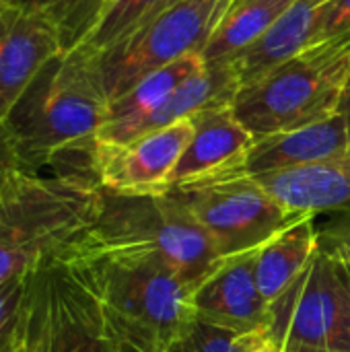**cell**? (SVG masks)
Returning <instances> with one entry per match:
<instances>
[{"label":"cell","mask_w":350,"mask_h":352,"mask_svg":"<svg viewBox=\"0 0 350 352\" xmlns=\"http://www.w3.org/2000/svg\"><path fill=\"white\" fill-rule=\"evenodd\" d=\"M318 235H320V248L326 254L350 264V210L338 212L334 221L318 227Z\"/></svg>","instance_id":"cell-24"},{"label":"cell","mask_w":350,"mask_h":352,"mask_svg":"<svg viewBox=\"0 0 350 352\" xmlns=\"http://www.w3.org/2000/svg\"><path fill=\"white\" fill-rule=\"evenodd\" d=\"M2 2H17V0H2Z\"/></svg>","instance_id":"cell-33"},{"label":"cell","mask_w":350,"mask_h":352,"mask_svg":"<svg viewBox=\"0 0 350 352\" xmlns=\"http://www.w3.org/2000/svg\"><path fill=\"white\" fill-rule=\"evenodd\" d=\"M64 248L157 256L192 291L223 260L194 214L171 192L116 194L101 188L95 217Z\"/></svg>","instance_id":"cell-4"},{"label":"cell","mask_w":350,"mask_h":352,"mask_svg":"<svg viewBox=\"0 0 350 352\" xmlns=\"http://www.w3.org/2000/svg\"><path fill=\"white\" fill-rule=\"evenodd\" d=\"M107 0H64L50 19L56 23L62 39V50H72L85 41L103 12Z\"/></svg>","instance_id":"cell-22"},{"label":"cell","mask_w":350,"mask_h":352,"mask_svg":"<svg viewBox=\"0 0 350 352\" xmlns=\"http://www.w3.org/2000/svg\"><path fill=\"white\" fill-rule=\"evenodd\" d=\"M239 2H245V0H233V4H239ZM233 4H231V6H233Z\"/></svg>","instance_id":"cell-32"},{"label":"cell","mask_w":350,"mask_h":352,"mask_svg":"<svg viewBox=\"0 0 350 352\" xmlns=\"http://www.w3.org/2000/svg\"><path fill=\"white\" fill-rule=\"evenodd\" d=\"M316 219V214H303L256 250V283L266 305L291 285L318 252L320 235Z\"/></svg>","instance_id":"cell-18"},{"label":"cell","mask_w":350,"mask_h":352,"mask_svg":"<svg viewBox=\"0 0 350 352\" xmlns=\"http://www.w3.org/2000/svg\"><path fill=\"white\" fill-rule=\"evenodd\" d=\"M109 99L87 45L62 50L31 80L2 124L10 165L41 173L95 146Z\"/></svg>","instance_id":"cell-2"},{"label":"cell","mask_w":350,"mask_h":352,"mask_svg":"<svg viewBox=\"0 0 350 352\" xmlns=\"http://www.w3.org/2000/svg\"><path fill=\"white\" fill-rule=\"evenodd\" d=\"M350 151V113L254 140L239 173L262 175L340 157Z\"/></svg>","instance_id":"cell-15"},{"label":"cell","mask_w":350,"mask_h":352,"mask_svg":"<svg viewBox=\"0 0 350 352\" xmlns=\"http://www.w3.org/2000/svg\"><path fill=\"white\" fill-rule=\"evenodd\" d=\"M334 260H336L338 270H340V274H342V278H344V283H347V287H349L350 291V264L344 262V260H338V258H334Z\"/></svg>","instance_id":"cell-30"},{"label":"cell","mask_w":350,"mask_h":352,"mask_svg":"<svg viewBox=\"0 0 350 352\" xmlns=\"http://www.w3.org/2000/svg\"><path fill=\"white\" fill-rule=\"evenodd\" d=\"M54 260L95 299L113 352H163L196 318L192 289L157 256L64 248Z\"/></svg>","instance_id":"cell-1"},{"label":"cell","mask_w":350,"mask_h":352,"mask_svg":"<svg viewBox=\"0 0 350 352\" xmlns=\"http://www.w3.org/2000/svg\"><path fill=\"white\" fill-rule=\"evenodd\" d=\"M289 212L324 214L350 210V151L326 161L254 175Z\"/></svg>","instance_id":"cell-14"},{"label":"cell","mask_w":350,"mask_h":352,"mask_svg":"<svg viewBox=\"0 0 350 352\" xmlns=\"http://www.w3.org/2000/svg\"><path fill=\"white\" fill-rule=\"evenodd\" d=\"M8 167H12V165H10V157H8V148H6L4 134H2V130H0V173H2L4 169H8Z\"/></svg>","instance_id":"cell-28"},{"label":"cell","mask_w":350,"mask_h":352,"mask_svg":"<svg viewBox=\"0 0 350 352\" xmlns=\"http://www.w3.org/2000/svg\"><path fill=\"white\" fill-rule=\"evenodd\" d=\"M295 0H245L233 4L210 37L204 64H229L264 37Z\"/></svg>","instance_id":"cell-19"},{"label":"cell","mask_w":350,"mask_h":352,"mask_svg":"<svg viewBox=\"0 0 350 352\" xmlns=\"http://www.w3.org/2000/svg\"><path fill=\"white\" fill-rule=\"evenodd\" d=\"M252 352H287L285 349H281V346H276L272 340H268L266 338V334L262 332L260 334V338L256 340V344H254V349H252Z\"/></svg>","instance_id":"cell-27"},{"label":"cell","mask_w":350,"mask_h":352,"mask_svg":"<svg viewBox=\"0 0 350 352\" xmlns=\"http://www.w3.org/2000/svg\"><path fill=\"white\" fill-rule=\"evenodd\" d=\"M233 0H175L128 37L95 54L109 103L144 76L188 56H202Z\"/></svg>","instance_id":"cell-6"},{"label":"cell","mask_w":350,"mask_h":352,"mask_svg":"<svg viewBox=\"0 0 350 352\" xmlns=\"http://www.w3.org/2000/svg\"><path fill=\"white\" fill-rule=\"evenodd\" d=\"M262 332H237L194 318L163 352H252Z\"/></svg>","instance_id":"cell-21"},{"label":"cell","mask_w":350,"mask_h":352,"mask_svg":"<svg viewBox=\"0 0 350 352\" xmlns=\"http://www.w3.org/2000/svg\"><path fill=\"white\" fill-rule=\"evenodd\" d=\"M101 186L87 171L0 173V283L54 260L97 212Z\"/></svg>","instance_id":"cell-3"},{"label":"cell","mask_w":350,"mask_h":352,"mask_svg":"<svg viewBox=\"0 0 350 352\" xmlns=\"http://www.w3.org/2000/svg\"><path fill=\"white\" fill-rule=\"evenodd\" d=\"M332 0H295L276 25L252 47L231 60L239 89L260 80L266 72L283 64L314 41V31L322 10Z\"/></svg>","instance_id":"cell-17"},{"label":"cell","mask_w":350,"mask_h":352,"mask_svg":"<svg viewBox=\"0 0 350 352\" xmlns=\"http://www.w3.org/2000/svg\"><path fill=\"white\" fill-rule=\"evenodd\" d=\"M204 58L202 56H188L182 58L165 68L155 70L153 74L144 76L136 82L128 93L113 99L107 107L105 122L101 124L95 142L101 144H126L134 138L138 126L153 116L161 103L192 74L202 70Z\"/></svg>","instance_id":"cell-16"},{"label":"cell","mask_w":350,"mask_h":352,"mask_svg":"<svg viewBox=\"0 0 350 352\" xmlns=\"http://www.w3.org/2000/svg\"><path fill=\"white\" fill-rule=\"evenodd\" d=\"M256 250L223 258L192 291L198 318L237 332H264L266 301L256 283Z\"/></svg>","instance_id":"cell-13"},{"label":"cell","mask_w":350,"mask_h":352,"mask_svg":"<svg viewBox=\"0 0 350 352\" xmlns=\"http://www.w3.org/2000/svg\"><path fill=\"white\" fill-rule=\"evenodd\" d=\"M107 2H109V0H107Z\"/></svg>","instance_id":"cell-34"},{"label":"cell","mask_w":350,"mask_h":352,"mask_svg":"<svg viewBox=\"0 0 350 352\" xmlns=\"http://www.w3.org/2000/svg\"><path fill=\"white\" fill-rule=\"evenodd\" d=\"M25 274L0 283V352H17Z\"/></svg>","instance_id":"cell-23"},{"label":"cell","mask_w":350,"mask_h":352,"mask_svg":"<svg viewBox=\"0 0 350 352\" xmlns=\"http://www.w3.org/2000/svg\"><path fill=\"white\" fill-rule=\"evenodd\" d=\"M17 2H21L23 6H29L33 10H41L45 14H52L64 0H17Z\"/></svg>","instance_id":"cell-26"},{"label":"cell","mask_w":350,"mask_h":352,"mask_svg":"<svg viewBox=\"0 0 350 352\" xmlns=\"http://www.w3.org/2000/svg\"><path fill=\"white\" fill-rule=\"evenodd\" d=\"M192 132L188 118L126 144L95 142L91 159L97 184L116 194H163Z\"/></svg>","instance_id":"cell-10"},{"label":"cell","mask_w":350,"mask_h":352,"mask_svg":"<svg viewBox=\"0 0 350 352\" xmlns=\"http://www.w3.org/2000/svg\"><path fill=\"white\" fill-rule=\"evenodd\" d=\"M169 192L194 214L221 258L254 252L303 217L283 208L252 175L239 171Z\"/></svg>","instance_id":"cell-9"},{"label":"cell","mask_w":350,"mask_h":352,"mask_svg":"<svg viewBox=\"0 0 350 352\" xmlns=\"http://www.w3.org/2000/svg\"><path fill=\"white\" fill-rule=\"evenodd\" d=\"M19 352H113L95 299L58 260L25 274Z\"/></svg>","instance_id":"cell-7"},{"label":"cell","mask_w":350,"mask_h":352,"mask_svg":"<svg viewBox=\"0 0 350 352\" xmlns=\"http://www.w3.org/2000/svg\"><path fill=\"white\" fill-rule=\"evenodd\" d=\"M336 113H350V78H349V82L344 85L342 95H340V103H338Z\"/></svg>","instance_id":"cell-29"},{"label":"cell","mask_w":350,"mask_h":352,"mask_svg":"<svg viewBox=\"0 0 350 352\" xmlns=\"http://www.w3.org/2000/svg\"><path fill=\"white\" fill-rule=\"evenodd\" d=\"M190 120L194 126L192 138L169 175L165 192L231 171H241L254 144V136L237 120L231 105L198 111Z\"/></svg>","instance_id":"cell-12"},{"label":"cell","mask_w":350,"mask_h":352,"mask_svg":"<svg viewBox=\"0 0 350 352\" xmlns=\"http://www.w3.org/2000/svg\"><path fill=\"white\" fill-rule=\"evenodd\" d=\"M350 78V31L305 45L239 89L231 107L254 140L291 132L336 113Z\"/></svg>","instance_id":"cell-5"},{"label":"cell","mask_w":350,"mask_h":352,"mask_svg":"<svg viewBox=\"0 0 350 352\" xmlns=\"http://www.w3.org/2000/svg\"><path fill=\"white\" fill-rule=\"evenodd\" d=\"M344 31H350V0H332L320 14L311 43L330 39Z\"/></svg>","instance_id":"cell-25"},{"label":"cell","mask_w":350,"mask_h":352,"mask_svg":"<svg viewBox=\"0 0 350 352\" xmlns=\"http://www.w3.org/2000/svg\"><path fill=\"white\" fill-rule=\"evenodd\" d=\"M60 52V31L50 14L0 0V130L37 72Z\"/></svg>","instance_id":"cell-11"},{"label":"cell","mask_w":350,"mask_h":352,"mask_svg":"<svg viewBox=\"0 0 350 352\" xmlns=\"http://www.w3.org/2000/svg\"><path fill=\"white\" fill-rule=\"evenodd\" d=\"M175 0H109L95 27L85 37L83 45L95 54H101L142 27L155 14L163 12Z\"/></svg>","instance_id":"cell-20"},{"label":"cell","mask_w":350,"mask_h":352,"mask_svg":"<svg viewBox=\"0 0 350 352\" xmlns=\"http://www.w3.org/2000/svg\"><path fill=\"white\" fill-rule=\"evenodd\" d=\"M287 352H349V351H328V349H303V346H293L285 349Z\"/></svg>","instance_id":"cell-31"},{"label":"cell","mask_w":350,"mask_h":352,"mask_svg":"<svg viewBox=\"0 0 350 352\" xmlns=\"http://www.w3.org/2000/svg\"><path fill=\"white\" fill-rule=\"evenodd\" d=\"M264 334L281 349L350 352V291L322 248L266 309Z\"/></svg>","instance_id":"cell-8"}]
</instances>
